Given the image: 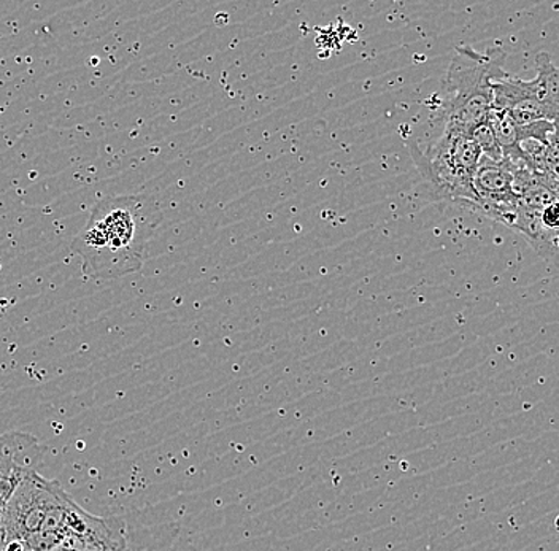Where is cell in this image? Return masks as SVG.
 Here are the masks:
<instances>
[{
	"instance_id": "obj_13",
	"label": "cell",
	"mask_w": 559,
	"mask_h": 551,
	"mask_svg": "<svg viewBox=\"0 0 559 551\" xmlns=\"http://www.w3.org/2000/svg\"><path fill=\"white\" fill-rule=\"evenodd\" d=\"M3 532H2V514H0V547H2Z\"/></svg>"
},
{
	"instance_id": "obj_4",
	"label": "cell",
	"mask_w": 559,
	"mask_h": 551,
	"mask_svg": "<svg viewBox=\"0 0 559 551\" xmlns=\"http://www.w3.org/2000/svg\"><path fill=\"white\" fill-rule=\"evenodd\" d=\"M559 73L550 55H537V76L520 80L501 72L491 80L492 110L506 111L519 125L557 123Z\"/></svg>"
},
{
	"instance_id": "obj_8",
	"label": "cell",
	"mask_w": 559,
	"mask_h": 551,
	"mask_svg": "<svg viewBox=\"0 0 559 551\" xmlns=\"http://www.w3.org/2000/svg\"><path fill=\"white\" fill-rule=\"evenodd\" d=\"M513 193L524 207L542 212L558 204V180L531 172L524 166H515Z\"/></svg>"
},
{
	"instance_id": "obj_12",
	"label": "cell",
	"mask_w": 559,
	"mask_h": 551,
	"mask_svg": "<svg viewBox=\"0 0 559 551\" xmlns=\"http://www.w3.org/2000/svg\"><path fill=\"white\" fill-rule=\"evenodd\" d=\"M55 551H103L96 549H87V547H59Z\"/></svg>"
},
{
	"instance_id": "obj_11",
	"label": "cell",
	"mask_w": 559,
	"mask_h": 551,
	"mask_svg": "<svg viewBox=\"0 0 559 551\" xmlns=\"http://www.w3.org/2000/svg\"><path fill=\"white\" fill-rule=\"evenodd\" d=\"M540 219L544 226L551 231H558V204L550 205L540 212Z\"/></svg>"
},
{
	"instance_id": "obj_9",
	"label": "cell",
	"mask_w": 559,
	"mask_h": 551,
	"mask_svg": "<svg viewBox=\"0 0 559 551\" xmlns=\"http://www.w3.org/2000/svg\"><path fill=\"white\" fill-rule=\"evenodd\" d=\"M489 123L495 131L496 141L502 152V158L515 166H522L523 155L520 148V125L510 118L509 113L501 110H492L489 115Z\"/></svg>"
},
{
	"instance_id": "obj_6",
	"label": "cell",
	"mask_w": 559,
	"mask_h": 551,
	"mask_svg": "<svg viewBox=\"0 0 559 551\" xmlns=\"http://www.w3.org/2000/svg\"><path fill=\"white\" fill-rule=\"evenodd\" d=\"M513 172L515 164L507 159L496 163L481 156L474 177V190L478 197L475 212L507 226L519 204V197L513 193Z\"/></svg>"
},
{
	"instance_id": "obj_10",
	"label": "cell",
	"mask_w": 559,
	"mask_h": 551,
	"mask_svg": "<svg viewBox=\"0 0 559 551\" xmlns=\"http://www.w3.org/2000/svg\"><path fill=\"white\" fill-rule=\"evenodd\" d=\"M472 141L477 143L478 148H480L481 156L489 160H502V152L499 148L498 141H496L495 131H492V125L487 123L478 125L474 132H472Z\"/></svg>"
},
{
	"instance_id": "obj_1",
	"label": "cell",
	"mask_w": 559,
	"mask_h": 551,
	"mask_svg": "<svg viewBox=\"0 0 559 551\" xmlns=\"http://www.w3.org/2000/svg\"><path fill=\"white\" fill-rule=\"evenodd\" d=\"M157 226V208L148 196H117L97 202L90 221L73 240L83 272L93 280H117L143 266Z\"/></svg>"
},
{
	"instance_id": "obj_5",
	"label": "cell",
	"mask_w": 559,
	"mask_h": 551,
	"mask_svg": "<svg viewBox=\"0 0 559 551\" xmlns=\"http://www.w3.org/2000/svg\"><path fill=\"white\" fill-rule=\"evenodd\" d=\"M64 493L58 481L47 480L38 472L29 474L3 508V540L23 542L40 531L45 516Z\"/></svg>"
},
{
	"instance_id": "obj_2",
	"label": "cell",
	"mask_w": 559,
	"mask_h": 551,
	"mask_svg": "<svg viewBox=\"0 0 559 551\" xmlns=\"http://www.w3.org/2000/svg\"><path fill=\"white\" fill-rule=\"evenodd\" d=\"M506 53L489 48L487 53L471 47H457L443 80L442 91L435 96L432 124L437 132L472 135L487 123L492 111L491 80L504 72Z\"/></svg>"
},
{
	"instance_id": "obj_7",
	"label": "cell",
	"mask_w": 559,
	"mask_h": 551,
	"mask_svg": "<svg viewBox=\"0 0 559 551\" xmlns=\"http://www.w3.org/2000/svg\"><path fill=\"white\" fill-rule=\"evenodd\" d=\"M44 455V446L33 434L20 431L0 434V514L21 481L37 472Z\"/></svg>"
},
{
	"instance_id": "obj_3",
	"label": "cell",
	"mask_w": 559,
	"mask_h": 551,
	"mask_svg": "<svg viewBox=\"0 0 559 551\" xmlns=\"http://www.w3.org/2000/svg\"><path fill=\"white\" fill-rule=\"evenodd\" d=\"M411 152L419 173L440 197L477 211L474 177L481 152L469 135L437 132L425 148L411 145Z\"/></svg>"
}]
</instances>
